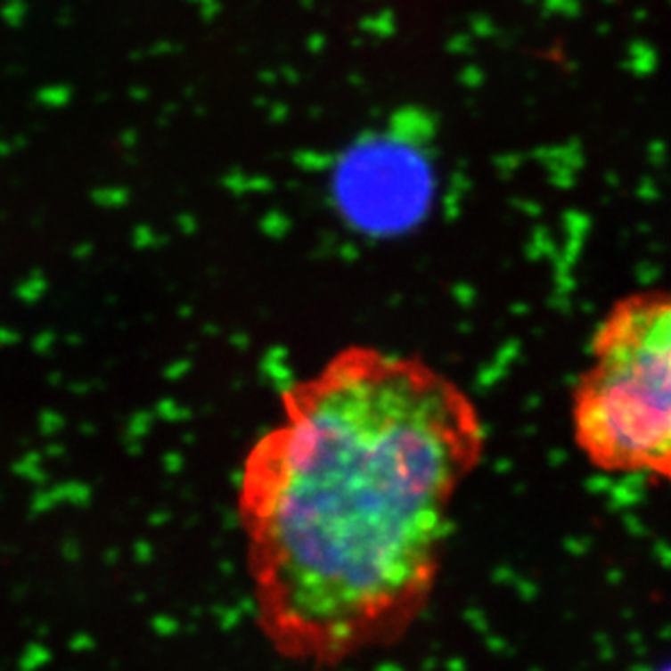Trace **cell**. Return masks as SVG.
<instances>
[{
  "label": "cell",
  "instance_id": "1",
  "mask_svg": "<svg viewBox=\"0 0 671 671\" xmlns=\"http://www.w3.org/2000/svg\"><path fill=\"white\" fill-rule=\"evenodd\" d=\"M279 408L240 475L253 601L277 651L327 667L425 610L487 425L454 377L371 345L336 351Z\"/></svg>",
  "mask_w": 671,
  "mask_h": 671
},
{
  "label": "cell",
  "instance_id": "3",
  "mask_svg": "<svg viewBox=\"0 0 671 671\" xmlns=\"http://www.w3.org/2000/svg\"><path fill=\"white\" fill-rule=\"evenodd\" d=\"M667 671H671V669H667Z\"/></svg>",
  "mask_w": 671,
  "mask_h": 671
},
{
  "label": "cell",
  "instance_id": "2",
  "mask_svg": "<svg viewBox=\"0 0 671 671\" xmlns=\"http://www.w3.org/2000/svg\"><path fill=\"white\" fill-rule=\"evenodd\" d=\"M571 430L600 471L671 482V290L612 303L573 384Z\"/></svg>",
  "mask_w": 671,
  "mask_h": 671
}]
</instances>
